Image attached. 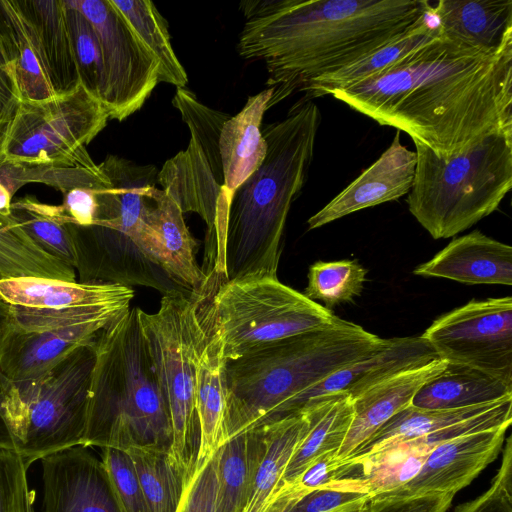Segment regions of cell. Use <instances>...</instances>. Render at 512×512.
<instances>
[{"mask_svg": "<svg viewBox=\"0 0 512 512\" xmlns=\"http://www.w3.org/2000/svg\"><path fill=\"white\" fill-rule=\"evenodd\" d=\"M272 89L249 96L243 108L230 116L222 126L219 151L224 174V187L232 193L262 164L267 144L261 123Z\"/></svg>", "mask_w": 512, "mask_h": 512, "instance_id": "26", "label": "cell"}, {"mask_svg": "<svg viewBox=\"0 0 512 512\" xmlns=\"http://www.w3.org/2000/svg\"><path fill=\"white\" fill-rule=\"evenodd\" d=\"M454 512H512V440L504 445L503 457L490 487L475 499L457 506Z\"/></svg>", "mask_w": 512, "mask_h": 512, "instance_id": "44", "label": "cell"}, {"mask_svg": "<svg viewBox=\"0 0 512 512\" xmlns=\"http://www.w3.org/2000/svg\"><path fill=\"white\" fill-rule=\"evenodd\" d=\"M159 65V82L186 87L187 73L175 54L168 25L150 0H111Z\"/></svg>", "mask_w": 512, "mask_h": 512, "instance_id": "33", "label": "cell"}, {"mask_svg": "<svg viewBox=\"0 0 512 512\" xmlns=\"http://www.w3.org/2000/svg\"><path fill=\"white\" fill-rule=\"evenodd\" d=\"M20 102L21 94L15 74L13 47L0 0V165L3 145Z\"/></svg>", "mask_w": 512, "mask_h": 512, "instance_id": "42", "label": "cell"}, {"mask_svg": "<svg viewBox=\"0 0 512 512\" xmlns=\"http://www.w3.org/2000/svg\"><path fill=\"white\" fill-rule=\"evenodd\" d=\"M82 445L40 460L42 512H121L101 458Z\"/></svg>", "mask_w": 512, "mask_h": 512, "instance_id": "16", "label": "cell"}, {"mask_svg": "<svg viewBox=\"0 0 512 512\" xmlns=\"http://www.w3.org/2000/svg\"><path fill=\"white\" fill-rule=\"evenodd\" d=\"M436 358L421 336L388 339L380 350L339 369L289 400L267 422L296 413L308 401L321 396L346 393L354 399L387 378Z\"/></svg>", "mask_w": 512, "mask_h": 512, "instance_id": "18", "label": "cell"}, {"mask_svg": "<svg viewBox=\"0 0 512 512\" xmlns=\"http://www.w3.org/2000/svg\"><path fill=\"white\" fill-rule=\"evenodd\" d=\"M368 501L367 492L334 480L329 486L312 490L286 503L276 512H343L362 508Z\"/></svg>", "mask_w": 512, "mask_h": 512, "instance_id": "40", "label": "cell"}, {"mask_svg": "<svg viewBox=\"0 0 512 512\" xmlns=\"http://www.w3.org/2000/svg\"><path fill=\"white\" fill-rule=\"evenodd\" d=\"M416 168V153L401 143L396 131L389 147L353 182L308 221L316 229L356 211L390 202L408 194Z\"/></svg>", "mask_w": 512, "mask_h": 512, "instance_id": "19", "label": "cell"}, {"mask_svg": "<svg viewBox=\"0 0 512 512\" xmlns=\"http://www.w3.org/2000/svg\"><path fill=\"white\" fill-rule=\"evenodd\" d=\"M454 495L429 493L410 498L370 499L363 512H446Z\"/></svg>", "mask_w": 512, "mask_h": 512, "instance_id": "46", "label": "cell"}, {"mask_svg": "<svg viewBox=\"0 0 512 512\" xmlns=\"http://www.w3.org/2000/svg\"><path fill=\"white\" fill-rule=\"evenodd\" d=\"M407 204L434 238L455 236L496 211L512 186V129L497 130L443 155L416 139Z\"/></svg>", "mask_w": 512, "mask_h": 512, "instance_id": "6", "label": "cell"}, {"mask_svg": "<svg viewBox=\"0 0 512 512\" xmlns=\"http://www.w3.org/2000/svg\"><path fill=\"white\" fill-rule=\"evenodd\" d=\"M430 12L450 39L490 54L512 49V0H440Z\"/></svg>", "mask_w": 512, "mask_h": 512, "instance_id": "24", "label": "cell"}, {"mask_svg": "<svg viewBox=\"0 0 512 512\" xmlns=\"http://www.w3.org/2000/svg\"><path fill=\"white\" fill-rule=\"evenodd\" d=\"M338 318L314 331L281 339L225 360V441L269 421L289 400L339 369L387 344Z\"/></svg>", "mask_w": 512, "mask_h": 512, "instance_id": "4", "label": "cell"}, {"mask_svg": "<svg viewBox=\"0 0 512 512\" xmlns=\"http://www.w3.org/2000/svg\"><path fill=\"white\" fill-rule=\"evenodd\" d=\"M172 105L190 130L185 150L168 159L157 182L179 205L182 213H197L206 223V268L224 259L232 193L224 187L219 137L227 113L203 104L186 87H178Z\"/></svg>", "mask_w": 512, "mask_h": 512, "instance_id": "10", "label": "cell"}, {"mask_svg": "<svg viewBox=\"0 0 512 512\" xmlns=\"http://www.w3.org/2000/svg\"><path fill=\"white\" fill-rule=\"evenodd\" d=\"M413 273L465 284H512V247L475 230L453 239Z\"/></svg>", "mask_w": 512, "mask_h": 512, "instance_id": "22", "label": "cell"}, {"mask_svg": "<svg viewBox=\"0 0 512 512\" xmlns=\"http://www.w3.org/2000/svg\"><path fill=\"white\" fill-rule=\"evenodd\" d=\"M12 198L7 188L0 183V215L11 216Z\"/></svg>", "mask_w": 512, "mask_h": 512, "instance_id": "48", "label": "cell"}, {"mask_svg": "<svg viewBox=\"0 0 512 512\" xmlns=\"http://www.w3.org/2000/svg\"><path fill=\"white\" fill-rule=\"evenodd\" d=\"M301 410L308 414L309 428L293 453L278 489L294 481L320 455L337 452L353 417L352 399L346 393L312 399Z\"/></svg>", "mask_w": 512, "mask_h": 512, "instance_id": "28", "label": "cell"}, {"mask_svg": "<svg viewBox=\"0 0 512 512\" xmlns=\"http://www.w3.org/2000/svg\"><path fill=\"white\" fill-rule=\"evenodd\" d=\"M265 447L244 512H265L284 471L309 428L305 410L261 425Z\"/></svg>", "mask_w": 512, "mask_h": 512, "instance_id": "31", "label": "cell"}, {"mask_svg": "<svg viewBox=\"0 0 512 512\" xmlns=\"http://www.w3.org/2000/svg\"><path fill=\"white\" fill-rule=\"evenodd\" d=\"M434 152L512 129V49L485 53L439 34L389 69L330 94Z\"/></svg>", "mask_w": 512, "mask_h": 512, "instance_id": "1", "label": "cell"}, {"mask_svg": "<svg viewBox=\"0 0 512 512\" xmlns=\"http://www.w3.org/2000/svg\"><path fill=\"white\" fill-rule=\"evenodd\" d=\"M262 426L227 439L216 451L215 512H244L264 452Z\"/></svg>", "mask_w": 512, "mask_h": 512, "instance_id": "29", "label": "cell"}, {"mask_svg": "<svg viewBox=\"0 0 512 512\" xmlns=\"http://www.w3.org/2000/svg\"><path fill=\"white\" fill-rule=\"evenodd\" d=\"M172 428L143 337L137 308L106 326L95 341L82 446L170 450Z\"/></svg>", "mask_w": 512, "mask_h": 512, "instance_id": "5", "label": "cell"}, {"mask_svg": "<svg viewBox=\"0 0 512 512\" xmlns=\"http://www.w3.org/2000/svg\"><path fill=\"white\" fill-rule=\"evenodd\" d=\"M427 0H244L237 51L265 63L268 109L411 28Z\"/></svg>", "mask_w": 512, "mask_h": 512, "instance_id": "2", "label": "cell"}, {"mask_svg": "<svg viewBox=\"0 0 512 512\" xmlns=\"http://www.w3.org/2000/svg\"><path fill=\"white\" fill-rule=\"evenodd\" d=\"M447 363L512 386V298L472 300L437 318L421 335Z\"/></svg>", "mask_w": 512, "mask_h": 512, "instance_id": "14", "label": "cell"}, {"mask_svg": "<svg viewBox=\"0 0 512 512\" xmlns=\"http://www.w3.org/2000/svg\"><path fill=\"white\" fill-rule=\"evenodd\" d=\"M7 379L2 375L0 371V394L4 391L6 387Z\"/></svg>", "mask_w": 512, "mask_h": 512, "instance_id": "50", "label": "cell"}, {"mask_svg": "<svg viewBox=\"0 0 512 512\" xmlns=\"http://www.w3.org/2000/svg\"><path fill=\"white\" fill-rule=\"evenodd\" d=\"M95 342L75 349L44 373L7 380L2 412L12 450L30 467L61 450L82 445Z\"/></svg>", "mask_w": 512, "mask_h": 512, "instance_id": "7", "label": "cell"}, {"mask_svg": "<svg viewBox=\"0 0 512 512\" xmlns=\"http://www.w3.org/2000/svg\"><path fill=\"white\" fill-rule=\"evenodd\" d=\"M134 292L111 283L68 282L41 277L0 281V300L11 306L35 309H67L97 306L130 308Z\"/></svg>", "mask_w": 512, "mask_h": 512, "instance_id": "25", "label": "cell"}, {"mask_svg": "<svg viewBox=\"0 0 512 512\" xmlns=\"http://www.w3.org/2000/svg\"><path fill=\"white\" fill-rule=\"evenodd\" d=\"M207 276L225 360L325 328L338 319L331 310L283 284L277 276L256 273L230 280L215 274Z\"/></svg>", "mask_w": 512, "mask_h": 512, "instance_id": "9", "label": "cell"}, {"mask_svg": "<svg viewBox=\"0 0 512 512\" xmlns=\"http://www.w3.org/2000/svg\"><path fill=\"white\" fill-rule=\"evenodd\" d=\"M101 450V460L110 478L121 512H149L128 453L113 448Z\"/></svg>", "mask_w": 512, "mask_h": 512, "instance_id": "41", "label": "cell"}, {"mask_svg": "<svg viewBox=\"0 0 512 512\" xmlns=\"http://www.w3.org/2000/svg\"><path fill=\"white\" fill-rule=\"evenodd\" d=\"M20 277L76 282V271L39 248L12 215H0V281Z\"/></svg>", "mask_w": 512, "mask_h": 512, "instance_id": "32", "label": "cell"}, {"mask_svg": "<svg viewBox=\"0 0 512 512\" xmlns=\"http://www.w3.org/2000/svg\"><path fill=\"white\" fill-rule=\"evenodd\" d=\"M11 215L39 248L75 268L74 247L60 205L42 203L27 195L12 202Z\"/></svg>", "mask_w": 512, "mask_h": 512, "instance_id": "35", "label": "cell"}, {"mask_svg": "<svg viewBox=\"0 0 512 512\" xmlns=\"http://www.w3.org/2000/svg\"><path fill=\"white\" fill-rule=\"evenodd\" d=\"M10 320V307L0 300V342L4 337Z\"/></svg>", "mask_w": 512, "mask_h": 512, "instance_id": "49", "label": "cell"}, {"mask_svg": "<svg viewBox=\"0 0 512 512\" xmlns=\"http://www.w3.org/2000/svg\"><path fill=\"white\" fill-rule=\"evenodd\" d=\"M55 97L81 83L67 28L64 0H11Z\"/></svg>", "mask_w": 512, "mask_h": 512, "instance_id": "21", "label": "cell"}, {"mask_svg": "<svg viewBox=\"0 0 512 512\" xmlns=\"http://www.w3.org/2000/svg\"><path fill=\"white\" fill-rule=\"evenodd\" d=\"M29 466L12 450H0V512H34Z\"/></svg>", "mask_w": 512, "mask_h": 512, "instance_id": "43", "label": "cell"}, {"mask_svg": "<svg viewBox=\"0 0 512 512\" xmlns=\"http://www.w3.org/2000/svg\"><path fill=\"white\" fill-rule=\"evenodd\" d=\"M364 507L358 508V509H350V510H346V511H343V512H363Z\"/></svg>", "mask_w": 512, "mask_h": 512, "instance_id": "51", "label": "cell"}, {"mask_svg": "<svg viewBox=\"0 0 512 512\" xmlns=\"http://www.w3.org/2000/svg\"><path fill=\"white\" fill-rule=\"evenodd\" d=\"M97 191L99 190L78 187L63 194L60 205L63 221L79 226L91 225L98 210Z\"/></svg>", "mask_w": 512, "mask_h": 512, "instance_id": "47", "label": "cell"}, {"mask_svg": "<svg viewBox=\"0 0 512 512\" xmlns=\"http://www.w3.org/2000/svg\"><path fill=\"white\" fill-rule=\"evenodd\" d=\"M509 427L502 425L469 432L435 446L414 477L372 499L410 498L429 493L456 494L497 458Z\"/></svg>", "mask_w": 512, "mask_h": 512, "instance_id": "15", "label": "cell"}, {"mask_svg": "<svg viewBox=\"0 0 512 512\" xmlns=\"http://www.w3.org/2000/svg\"><path fill=\"white\" fill-rule=\"evenodd\" d=\"M320 123L319 107L303 98L283 120L262 129L266 156L231 198L224 249L227 280L256 273L277 276L286 220L305 185Z\"/></svg>", "mask_w": 512, "mask_h": 512, "instance_id": "3", "label": "cell"}, {"mask_svg": "<svg viewBox=\"0 0 512 512\" xmlns=\"http://www.w3.org/2000/svg\"><path fill=\"white\" fill-rule=\"evenodd\" d=\"M438 34L439 27L429 4L427 11L403 34L337 70L312 79L300 91L305 93L304 99L311 100L365 81L389 69Z\"/></svg>", "mask_w": 512, "mask_h": 512, "instance_id": "27", "label": "cell"}, {"mask_svg": "<svg viewBox=\"0 0 512 512\" xmlns=\"http://www.w3.org/2000/svg\"><path fill=\"white\" fill-rule=\"evenodd\" d=\"M9 307V325L0 342V371L11 382L44 373L75 349L95 342L106 326L130 310L121 306Z\"/></svg>", "mask_w": 512, "mask_h": 512, "instance_id": "12", "label": "cell"}, {"mask_svg": "<svg viewBox=\"0 0 512 512\" xmlns=\"http://www.w3.org/2000/svg\"><path fill=\"white\" fill-rule=\"evenodd\" d=\"M366 274L367 270L357 260L317 261L309 267L303 294L324 302V307L331 310L361 294Z\"/></svg>", "mask_w": 512, "mask_h": 512, "instance_id": "37", "label": "cell"}, {"mask_svg": "<svg viewBox=\"0 0 512 512\" xmlns=\"http://www.w3.org/2000/svg\"><path fill=\"white\" fill-rule=\"evenodd\" d=\"M512 398V386L478 370L447 363L425 383L411 406L427 410H453Z\"/></svg>", "mask_w": 512, "mask_h": 512, "instance_id": "30", "label": "cell"}, {"mask_svg": "<svg viewBox=\"0 0 512 512\" xmlns=\"http://www.w3.org/2000/svg\"><path fill=\"white\" fill-rule=\"evenodd\" d=\"M12 42L16 79L21 100L42 101L55 97L47 75L37 58L24 24L11 3L1 0Z\"/></svg>", "mask_w": 512, "mask_h": 512, "instance_id": "38", "label": "cell"}, {"mask_svg": "<svg viewBox=\"0 0 512 512\" xmlns=\"http://www.w3.org/2000/svg\"><path fill=\"white\" fill-rule=\"evenodd\" d=\"M146 221L151 229V262L177 285L190 292L198 290L206 275L198 265L196 240L191 235L176 201L156 186L151 192Z\"/></svg>", "mask_w": 512, "mask_h": 512, "instance_id": "23", "label": "cell"}, {"mask_svg": "<svg viewBox=\"0 0 512 512\" xmlns=\"http://www.w3.org/2000/svg\"><path fill=\"white\" fill-rule=\"evenodd\" d=\"M446 366L444 360L433 359L403 370L352 399L353 417L337 451L338 461L347 459L390 418L410 406L419 389Z\"/></svg>", "mask_w": 512, "mask_h": 512, "instance_id": "20", "label": "cell"}, {"mask_svg": "<svg viewBox=\"0 0 512 512\" xmlns=\"http://www.w3.org/2000/svg\"><path fill=\"white\" fill-rule=\"evenodd\" d=\"M217 491L216 452L198 465L189 481L176 512H215Z\"/></svg>", "mask_w": 512, "mask_h": 512, "instance_id": "45", "label": "cell"}, {"mask_svg": "<svg viewBox=\"0 0 512 512\" xmlns=\"http://www.w3.org/2000/svg\"><path fill=\"white\" fill-rule=\"evenodd\" d=\"M93 25L100 45L99 99L109 118L139 110L159 83V65L111 0H70Z\"/></svg>", "mask_w": 512, "mask_h": 512, "instance_id": "13", "label": "cell"}, {"mask_svg": "<svg viewBox=\"0 0 512 512\" xmlns=\"http://www.w3.org/2000/svg\"><path fill=\"white\" fill-rule=\"evenodd\" d=\"M137 313L170 415V453L189 481L196 470L200 448L195 380L202 328L197 301L193 293L187 296L180 290H171L164 293L155 313L140 308Z\"/></svg>", "mask_w": 512, "mask_h": 512, "instance_id": "8", "label": "cell"}, {"mask_svg": "<svg viewBox=\"0 0 512 512\" xmlns=\"http://www.w3.org/2000/svg\"><path fill=\"white\" fill-rule=\"evenodd\" d=\"M109 119L103 103L82 84L63 96L21 100L3 145L2 164L95 167L86 146Z\"/></svg>", "mask_w": 512, "mask_h": 512, "instance_id": "11", "label": "cell"}, {"mask_svg": "<svg viewBox=\"0 0 512 512\" xmlns=\"http://www.w3.org/2000/svg\"><path fill=\"white\" fill-rule=\"evenodd\" d=\"M125 452L131 458L149 512H176L187 479L170 450L146 447Z\"/></svg>", "mask_w": 512, "mask_h": 512, "instance_id": "34", "label": "cell"}, {"mask_svg": "<svg viewBox=\"0 0 512 512\" xmlns=\"http://www.w3.org/2000/svg\"><path fill=\"white\" fill-rule=\"evenodd\" d=\"M0 183L13 197L15 192L28 183L51 186L63 195L78 187L102 190L107 186L108 179L98 165L85 167L63 164L3 163L0 165Z\"/></svg>", "mask_w": 512, "mask_h": 512, "instance_id": "36", "label": "cell"}, {"mask_svg": "<svg viewBox=\"0 0 512 512\" xmlns=\"http://www.w3.org/2000/svg\"><path fill=\"white\" fill-rule=\"evenodd\" d=\"M211 284L194 294L201 322L196 362L195 407L200 427L197 466L208 460L225 442L226 394L223 342L211 307Z\"/></svg>", "mask_w": 512, "mask_h": 512, "instance_id": "17", "label": "cell"}, {"mask_svg": "<svg viewBox=\"0 0 512 512\" xmlns=\"http://www.w3.org/2000/svg\"><path fill=\"white\" fill-rule=\"evenodd\" d=\"M67 28L80 83L99 99L102 60L96 31L86 16L64 0ZM100 100V99H99Z\"/></svg>", "mask_w": 512, "mask_h": 512, "instance_id": "39", "label": "cell"}]
</instances>
